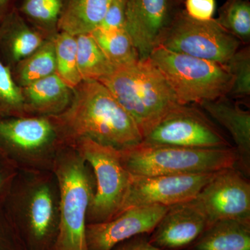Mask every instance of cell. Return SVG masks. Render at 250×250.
Masks as SVG:
<instances>
[{
    "mask_svg": "<svg viewBox=\"0 0 250 250\" xmlns=\"http://www.w3.org/2000/svg\"><path fill=\"white\" fill-rule=\"evenodd\" d=\"M54 116L70 146L88 138L121 150L143 141L132 118L98 81H82L68 107Z\"/></svg>",
    "mask_w": 250,
    "mask_h": 250,
    "instance_id": "obj_1",
    "label": "cell"
},
{
    "mask_svg": "<svg viewBox=\"0 0 250 250\" xmlns=\"http://www.w3.org/2000/svg\"><path fill=\"white\" fill-rule=\"evenodd\" d=\"M1 211L27 250H53L60 200L53 171L18 170Z\"/></svg>",
    "mask_w": 250,
    "mask_h": 250,
    "instance_id": "obj_2",
    "label": "cell"
},
{
    "mask_svg": "<svg viewBox=\"0 0 250 250\" xmlns=\"http://www.w3.org/2000/svg\"><path fill=\"white\" fill-rule=\"evenodd\" d=\"M98 82L109 90L132 118L143 139L164 116L180 105L165 77L149 57L116 66Z\"/></svg>",
    "mask_w": 250,
    "mask_h": 250,
    "instance_id": "obj_3",
    "label": "cell"
},
{
    "mask_svg": "<svg viewBox=\"0 0 250 250\" xmlns=\"http://www.w3.org/2000/svg\"><path fill=\"white\" fill-rule=\"evenodd\" d=\"M52 171L60 200L58 235L53 250H88L86 215L95 192V179L89 164L74 146L59 152Z\"/></svg>",
    "mask_w": 250,
    "mask_h": 250,
    "instance_id": "obj_4",
    "label": "cell"
},
{
    "mask_svg": "<svg viewBox=\"0 0 250 250\" xmlns=\"http://www.w3.org/2000/svg\"><path fill=\"white\" fill-rule=\"evenodd\" d=\"M122 163L133 175H182L213 173L235 167L234 147L198 148L141 143L119 150Z\"/></svg>",
    "mask_w": 250,
    "mask_h": 250,
    "instance_id": "obj_5",
    "label": "cell"
},
{
    "mask_svg": "<svg viewBox=\"0 0 250 250\" xmlns=\"http://www.w3.org/2000/svg\"><path fill=\"white\" fill-rule=\"evenodd\" d=\"M67 146L55 116L0 117V152L18 170L52 171Z\"/></svg>",
    "mask_w": 250,
    "mask_h": 250,
    "instance_id": "obj_6",
    "label": "cell"
},
{
    "mask_svg": "<svg viewBox=\"0 0 250 250\" xmlns=\"http://www.w3.org/2000/svg\"><path fill=\"white\" fill-rule=\"evenodd\" d=\"M149 58L182 105L215 101L229 95L233 77L226 64L177 53L158 45Z\"/></svg>",
    "mask_w": 250,
    "mask_h": 250,
    "instance_id": "obj_7",
    "label": "cell"
},
{
    "mask_svg": "<svg viewBox=\"0 0 250 250\" xmlns=\"http://www.w3.org/2000/svg\"><path fill=\"white\" fill-rule=\"evenodd\" d=\"M90 166L95 192L88 208L86 224L108 221L121 212L130 180L119 149L83 138L73 145Z\"/></svg>",
    "mask_w": 250,
    "mask_h": 250,
    "instance_id": "obj_8",
    "label": "cell"
},
{
    "mask_svg": "<svg viewBox=\"0 0 250 250\" xmlns=\"http://www.w3.org/2000/svg\"><path fill=\"white\" fill-rule=\"evenodd\" d=\"M240 43L216 19L197 21L183 11L172 18L159 45L177 53L226 64L238 50Z\"/></svg>",
    "mask_w": 250,
    "mask_h": 250,
    "instance_id": "obj_9",
    "label": "cell"
},
{
    "mask_svg": "<svg viewBox=\"0 0 250 250\" xmlns=\"http://www.w3.org/2000/svg\"><path fill=\"white\" fill-rule=\"evenodd\" d=\"M142 142L187 147H231L202 112L188 104L179 105L169 112L143 138Z\"/></svg>",
    "mask_w": 250,
    "mask_h": 250,
    "instance_id": "obj_10",
    "label": "cell"
},
{
    "mask_svg": "<svg viewBox=\"0 0 250 250\" xmlns=\"http://www.w3.org/2000/svg\"><path fill=\"white\" fill-rule=\"evenodd\" d=\"M215 172L152 177L130 174L129 187L120 213L132 207H170L190 201Z\"/></svg>",
    "mask_w": 250,
    "mask_h": 250,
    "instance_id": "obj_11",
    "label": "cell"
},
{
    "mask_svg": "<svg viewBox=\"0 0 250 250\" xmlns=\"http://www.w3.org/2000/svg\"><path fill=\"white\" fill-rule=\"evenodd\" d=\"M241 171L215 172L192 200L210 224L224 219L250 220V184Z\"/></svg>",
    "mask_w": 250,
    "mask_h": 250,
    "instance_id": "obj_12",
    "label": "cell"
},
{
    "mask_svg": "<svg viewBox=\"0 0 250 250\" xmlns=\"http://www.w3.org/2000/svg\"><path fill=\"white\" fill-rule=\"evenodd\" d=\"M168 207H132L108 221L87 224L85 240L88 250H113L130 238L150 234Z\"/></svg>",
    "mask_w": 250,
    "mask_h": 250,
    "instance_id": "obj_13",
    "label": "cell"
},
{
    "mask_svg": "<svg viewBox=\"0 0 250 250\" xmlns=\"http://www.w3.org/2000/svg\"><path fill=\"white\" fill-rule=\"evenodd\" d=\"M172 0H125V29L140 59H147L159 45L172 21Z\"/></svg>",
    "mask_w": 250,
    "mask_h": 250,
    "instance_id": "obj_14",
    "label": "cell"
},
{
    "mask_svg": "<svg viewBox=\"0 0 250 250\" xmlns=\"http://www.w3.org/2000/svg\"><path fill=\"white\" fill-rule=\"evenodd\" d=\"M209 225L192 200L177 204L168 207L148 236V242L158 250H185Z\"/></svg>",
    "mask_w": 250,
    "mask_h": 250,
    "instance_id": "obj_15",
    "label": "cell"
},
{
    "mask_svg": "<svg viewBox=\"0 0 250 250\" xmlns=\"http://www.w3.org/2000/svg\"><path fill=\"white\" fill-rule=\"evenodd\" d=\"M47 40L14 8L0 22V59L11 70Z\"/></svg>",
    "mask_w": 250,
    "mask_h": 250,
    "instance_id": "obj_16",
    "label": "cell"
},
{
    "mask_svg": "<svg viewBox=\"0 0 250 250\" xmlns=\"http://www.w3.org/2000/svg\"><path fill=\"white\" fill-rule=\"evenodd\" d=\"M201 107L213 119L228 130L232 138L237 155V165L246 177L250 176V112L237 104L223 100L205 101Z\"/></svg>",
    "mask_w": 250,
    "mask_h": 250,
    "instance_id": "obj_17",
    "label": "cell"
},
{
    "mask_svg": "<svg viewBox=\"0 0 250 250\" xmlns=\"http://www.w3.org/2000/svg\"><path fill=\"white\" fill-rule=\"evenodd\" d=\"M21 88L27 116H58L68 107L73 97V89L56 73Z\"/></svg>",
    "mask_w": 250,
    "mask_h": 250,
    "instance_id": "obj_18",
    "label": "cell"
},
{
    "mask_svg": "<svg viewBox=\"0 0 250 250\" xmlns=\"http://www.w3.org/2000/svg\"><path fill=\"white\" fill-rule=\"evenodd\" d=\"M185 250H250V220L215 221Z\"/></svg>",
    "mask_w": 250,
    "mask_h": 250,
    "instance_id": "obj_19",
    "label": "cell"
},
{
    "mask_svg": "<svg viewBox=\"0 0 250 250\" xmlns=\"http://www.w3.org/2000/svg\"><path fill=\"white\" fill-rule=\"evenodd\" d=\"M111 0H62L59 32L72 36L93 32L103 21Z\"/></svg>",
    "mask_w": 250,
    "mask_h": 250,
    "instance_id": "obj_20",
    "label": "cell"
},
{
    "mask_svg": "<svg viewBox=\"0 0 250 250\" xmlns=\"http://www.w3.org/2000/svg\"><path fill=\"white\" fill-rule=\"evenodd\" d=\"M54 39L46 41L39 48L11 69L13 78L21 88L55 73Z\"/></svg>",
    "mask_w": 250,
    "mask_h": 250,
    "instance_id": "obj_21",
    "label": "cell"
},
{
    "mask_svg": "<svg viewBox=\"0 0 250 250\" xmlns=\"http://www.w3.org/2000/svg\"><path fill=\"white\" fill-rule=\"evenodd\" d=\"M62 4V0H16L14 8L31 27L52 39L59 33Z\"/></svg>",
    "mask_w": 250,
    "mask_h": 250,
    "instance_id": "obj_22",
    "label": "cell"
},
{
    "mask_svg": "<svg viewBox=\"0 0 250 250\" xmlns=\"http://www.w3.org/2000/svg\"><path fill=\"white\" fill-rule=\"evenodd\" d=\"M90 34L115 67L139 60V54L126 29L104 31L95 29Z\"/></svg>",
    "mask_w": 250,
    "mask_h": 250,
    "instance_id": "obj_23",
    "label": "cell"
},
{
    "mask_svg": "<svg viewBox=\"0 0 250 250\" xmlns=\"http://www.w3.org/2000/svg\"><path fill=\"white\" fill-rule=\"evenodd\" d=\"M77 65L82 80L99 81L109 75L114 65L108 61L91 34L76 36Z\"/></svg>",
    "mask_w": 250,
    "mask_h": 250,
    "instance_id": "obj_24",
    "label": "cell"
},
{
    "mask_svg": "<svg viewBox=\"0 0 250 250\" xmlns=\"http://www.w3.org/2000/svg\"><path fill=\"white\" fill-rule=\"evenodd\" d=\"M56 72L70 88H76L82 82L77 65L76 36L59 32L54 39Z\"/></svg>",
    "mask_w": 250,
    "mask_h": 250,
    "instance_id": "obj_25",
    "label": "cell"
},
{
    "mask_svg": "<svg viewBox=\"0 0 250 250\" xmlns=\"http://www.w3.org/2000/svg\"><path fill=\"white\" fill-rule=\"evenodd\" d=\"M216 21L240 41H250V4L248 0H227Z\"/></svg>",
    "mask_w": 250,
    "mask_h": 250,
    "instance_id": "obj_26",
    "label": "cell"
},
{
    "mask_svg": "<svg viewBox=\"0 0 250 250\" xmlns=\"http://www.w3.org/2000/svg\"><path fill=\"white\" fill-rule=\"evenodd\" d=\"M27 116L22 88L13 78L11 68L0 59V117Z\"/></svg>",
    "mask_w": 250,
    "mask_h": 250,
    "instance_id": "obj_27",
    "label": "cell"
},
{
    "mask_svg": "<svg viewBox=\"0 0 250 250\" xmlns=\"http://www.w3.org/2000/svg\"><path fill=\"white\" fill-rule=\"evenodd\" d=\"M226 65L233 77L229 95L243 98L250 94V53L249 49L237 51Z\"/></svg>",
    "mask_w": 250,
    "mask_h": 250,
    "instance_id": "obj_28",
    "label": "cell"
},
{
    "mask_svg": "<svg viewBox=\"0 0 250 250\" xmlns=\"http://www.w3.org/2000/svg\"><path fill=\"white\" fill-rule=\"evenodd\" d=\"M97 29L104 31L125 29V0H111L103 21Z\"/></svg>",
    "mask_w": 250,
    "mask_h": 250,
    "instance_id": "obj_29",
    "label": "cell"
},
{
    "mask_svg": "<svg viewBox=\"0 0 250 250\" xmlns=\"http://www.w3.org/2000/svg\"><path fill=\"white\" fill-rule=\"evenodd\" d=\"M186 10L189 17L200 21L213 19L215 10V0H186Z\"/></svg>",
    "mask_w": 250,
    "mask_h": 250,
    "instance_id": "obj_30",
    "label": "cell"
},
{
    "mask_svg": "<svg viewBox=\"0 0 250 250\" xmlns=\"http://www.w3.org/2000/svg\"><path fill=\"white\" fill-rule=\"evenodd\" d=\"M18 172L17 167L0 152V210Z\"/></svg>",
    "mask_w": 250,
    "mask_h": 250,
    "instance_id": "obj_31",
    "label": "cell"
},
{
    "mask_svg": "<svg viewBox=\"0 0 250 250\" xmlns=\"http://www.w3.org/2000/svg\"><path fill=\"white\" fill-rule=\"evenodd\" d=\"M11 226L1 210H0V250H20L24 248L16 233L6 237L4 231Z\"/></svg>",
    "mask_w": 250,
    "mask_h": 250,
    "instance_id": "obj_32",
    "label": "cell"
},
{
    "mask_svg": "<svg viewBox=\"0 0 250 250\" xmlns=\"http://www.w3.org/2000/svg\"><path fill=\"white\" fill-rule=\"evenodd\" d=\"M149 235H139L118 245L113 250H155L149 242Z\"/></svg>",
    "mask_w": 250,
    "mask_h": 250,
    "instance_id": "obj_33",
    "label": "cell"
},
{
    "mask_svg": "<svg viewBox=\"0 0 250 250\" xmlns=\"http://www.w3.org/2000/svg\"><path fill=\"white\" fill-rule=\"evenodd\" d=\"M16 0H0V22L14 7Z\"/></svg>",
    "mask_w": 250,
    "mask_h": 250,
    "instance_id": "obj_34",
    "label": "cell"
},
{
    "mask_svg": "<svg viewBox=\"0 0 250 250\" xmlns=\"http://www.w3.org/2000/svg\"><path fill=\"white\" fill-rule=\"evenodd\" d=\"M155 250H158V249H156V248H155Z\"/></svg>",
    "mask_w": 250,
    "mask_h": 250,
    "instance_id": "obj_35",
    "label": "cell"
}]
</instances>
